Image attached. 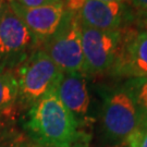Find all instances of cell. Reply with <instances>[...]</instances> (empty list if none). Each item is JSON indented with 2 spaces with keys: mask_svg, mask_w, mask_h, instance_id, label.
<instances>
[{
  "mask_svg": "<svg viewBox=\"0 0 147 147\" xmlns=\"http://www.w3.org/2000/svg\"><path fill=\"white\" fill-rule=\"evenodd\" d=\"M76 119L51 90L28 108L25 129L45 147H73L83 140Z\"/></svg>",
  "mask_w": 147,
  "mask_h": 147,
  "instance_id": "1",
  "label": "cell"
},
{
  "mask_svg": "<svg viewBox=\"0 0 147 147\" xmlns=\"http://www.w3.org/2000/svg\"><path fill=\"white\" fill-rule=\"evenodd\" d=\"M19 86L18 105L30 108L51 90H56L63 72L42 48L32 51L16 68Z\"/></svg>",
  "mask_w": 147,
  "mask_h": 147,
  "instance_id": "2",
  "label": "cell"
},
{
  "mask_svg": "<svg viewBox=\"0 0 147 147\" xmlns=\"http://www.w3.org/2000/svg\"><path fill=\"white\" fill-rule=\"evenodd\" d=\"M63 73L84 74L79 13L65 9L60 26L40 46Z\"/></svg>",
  "mask_w": 147,
  "mask_h": 147,
  "instance_id": "3",
  "label": "cell"
},
{
  "mask_svg": "<svg viewBox=\"0 0 147 147\" xmlns=\"http://www.w3.org/2000/svg\"><path fill=\"white\" fill-rule=\"evenodd\" d=\"M101 124L105 136L111 143L126 142L141 125L134 100L123 84L105 92Z\"/></svg>",
  "mask_w": 147,
  "mask_h": 147,
  "instance_id": "4",
  "label": "cell"
},
{
  "mask_svg": "<svg viewBox=\"0 0 147 147\" xmlns=\"http://www.w3.org/2000/svg\"><path fill=\"white\" fill-rule=\"evenodd\" d=\"M122 31H99L81 24L85 76L110 72L118 55Z\"/></svg>",
  "mask_w": 147,
  "mask_h": 147,
  "instance_id": "5",
  "label": "cell"
},
{
  "mask_svg": "<svg viewBox=\"0 0 147 147\" xmlns=\"http://www.w3.org/2000/svg\"><path fill=\"white\" fill-rule=\"evenodd\" d=\"M37 48H40V45L8 2L0 20L1 63L16 68Z\"/></svg>",
  "mask_w": 147,
  "mask_h": 147,
  "instance_id": "6",
  "label": "cell"
},
{
  "mask_svg": "<svg viewBox=\"0 0 147 147\" xmlns=\"http://www.w3.org/2000/svg\"><path fill=\"white\" fill-rule=\"evenodd\" d=\"M110 73L126 80L147 78V32L134 25L122 31L118 55Z\"/></svg>",
  "mask_w": 147,
  "mask_h": 147,
  "instance_id": "7",
  "label": "cell"
},
{
  "mask_svg": "<svg viewBox=\"0 0 147 147\" xmlns=\"http://www.w3.org/2000/svg\"><path fill=\"white\" fill-rule=\"evenodd\" d=\"M81 24L99 31H122L132 26L136 11L129 2H107L85 0L78 12Z\"/></svg>",
  "mask_w": 147,
  "mask_h": 147,
  "instance_id": "8",
  "label": "cell"
},
{
  "mask_svg": "<svg viewBox=\"0 0 147 147\" xmlns=\"http://www.w3.org/2000/svg\"><path fill=\"white\" fill-rule=\"evenodd\" d=\"M8 2L40 46L56 33L65 12V5L61 0L37 8H23L12 1Z\"/></svg>",
  "mask_w": 147,
  "mask_h": 147,
  "instance_id": "9",
  "label": "cell"
},
{
  "mask_svg": "<svg viewBox=\"0 0 147 147\" xmlns=\"http://www.w3.org/2000/svg\"><path fill=\"white\" fill-rule=\"evenodd\" d=\"M56 93L79 124H86L88 119L89 98L85 75L82 73H63Z\"/></svg>",
  "mask_w": 147,
  "mask_h": 147,
  "instance_id": "10",
  "label": "cell"
},
{
  "mask_svg": "<svg viewBox=\"0 0 147 147\" xmlns=\"http://www.w3.org/2000/svg\"><path fill=\"white\" fill-rule=\"evenodd\" d=\"M19 86L16 68L0 64V117L8 116L18 105Z\"/></svg>",
  "mask_w": 147,
  "mask_h": 147,
  "instance_id": "11",
  "label": "cell"
},
{
  "mask_svg": "<svg viewBox=\"0 0 147 147\" xmlns=\"http://www.w3.org/2000/svg\"><path fill=\"white\" fill-rule=\"evenodd\" d=\"M134 100L141 118V124L147 123V78L129 79L123 83Z\"/></svg>",
  "mask_w": 147,
  "mask_h": 147,
  "instance_id": "12",
  "label": "cell"
},
{
  "mask_svg": "<svg viewBox=\"0 0 147 147\" xmlns=\"http://www.w3.org/2000/svg\"><path fill=\"white\" fill-rule=\"evenodd\" d=\"M129 147H147V123L141 124L131 136L127 138Z\"/></svg>",
  "mask_w": 147,
  "mask_h": 147,
  "instance_id": "13",
  "label": "cell"
},
{
  "mask_svg": "<svg viewBox=\"0 0 147 147\" xmlns=\"http://www.w3.org/2000/svg\"><path fill=\"white\" fill-rule=\"evenodd\" d=\"M8 1H12L23 8H37V7L56 2L58 0H8Z\"/></svg>",
  "mask_w": 147,
  "mask_h": 147,
  "instance_id": "14",
  "label": "cell"
},
{
  "mask_svg": "<svg viewBox=\"0 0 147 147\" xmlns=\"http://www.w3.org/2000/svg\"><path fill=\"white\" fill-rule=\"evenodd\" d=\"M133 25L140 30L147 32V10L136 12L135 21H134Z\"/></svg>",
  "mask_w": 147,
  "mask_h": 147,
  "instance_id": "15",
  "label": "cell"
},
{
  "mask_svg": "<svg viewBox=\"0 0 147 147\" xmlns=\"http://www.w3.org/2000/svg\"><path fill=\"white\" fill-rule=\"evenodd\" d=\"M61 1L64 3L67 10L74 12H79L85 2V0H61Z\"/></svg>",
  "mask_w": 147,
  "mask_h": 147,
  "instance_id": "16",
  "label": "cell"
},
{
  "mask_svg": "<svg viewBox=\"0 0 147 147\" xmlns=\"http://www.w3.org/2000/svg\"><path fill=\"white\" fill-rule=\"evenodd\" d=\"M16 144L11 141V137H8L5 132L0 131V147H14Z\"/></svg>",
  "mask_w": 147,
  "mask_h": 147,
  "instance_id": "17",
  "label": "cell"
},
{
  "mask_svg": "<svg viewBox=\"0 0 147 147\" xmlns=\"http://www.w3.org/2000/svg\"><path fill=\"white\" fill-rule=\"evenodd\" d=\"M132 7L136 12L147 10V0H131Z\"/></svg>",
  "mask_w": 147,
  "mask_h": 147,
  "instance_id": "18",
  "label": "cell"
},
{
  "mask_svg": "<svg viewBox=\"0 0 147 147\" xmlns=\"http://www.w3.org/2000/svg\"><path fill=\"white\" fill-rule=\"evenodd\" d=\"M7 5H8V0H0V20H1V16L5 12Z\"/></svg>",
  "mask_w": 147,
  "mask_h": 147,
  "instance_id": "19",
  "label": "cell"
},
{
  "mask_svg": "<svg viewBox=\"0 0 147 147\" xmlns=\"http://www.w3.org/2000/svg\"><path fill=\"white\" fill-rule=\"evenodd\" d=\"M100 1H107V2H130L131 0H100Z\"/></svg>",
  "mask_w": 147,
  "mask_h": 147,
  "instance_id": "20",
  "label": "cell"
}]
</instances>
